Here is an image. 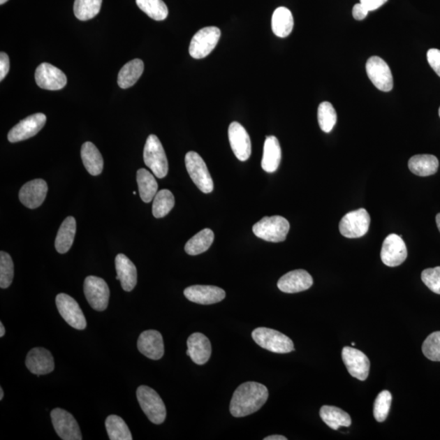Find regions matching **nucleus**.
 Instances as JSON below:
<instances>
[{"instance_id":"nucleus-46","label":"nucleus","mask_w":440,"mask_h":440,"mask_svg":"<svg viewBox=\"0 0 440 440\" xmlns=\"http://www.w3.org/2000/svg\"><path fill=\"white\" fill-rule=\"evenodd\" d=\"M360 1L369 10V12H371L383 6L388 0H360Z\"/></svg>"},{"instance_id":"nucleus-49","label":"nucleus","mask_w":440,"mask_h":440,"mask_svg":"<svg viewBox=\"0 0 440 440\" xmlns=\"http://www.w3.org/2000/svg\"><path fill=\"white\" fill-rule=\"evenodd\" d=\"M437 223L440 232V213L437 215Z\"/></svg>"},{"instance_id":"nucleus-12","label":"nucleus","mask_w":440,"mask_h":440,"mask_svg":"<svg viewBox=\"0 0 440 440\" xmlns=\"http://www.w3.org/2000/svg\"><path fill=\"white\" fill-rule=\"evenodd\" d=\"M366 72L374 85L380 91H390L393 88V77L388 64L379 57L367 61Z\"/></svg>"},{"instance_id":"nucleus-7","label":"nucleus","mask_w":440,"mask_h":440,"mask_svg":"<svg viewBox=\"0 0 440 440\" xmlns=\"http://www.w3.org/2000/svg\"><path fill=\"white\" fill-rule=\"evenodd\" d=\"M220 36H221V31L215 27H205L200 29L191 41L190 56L194 59L207 57L217 47Z\"/></svg>"},{"instance_id":"nucleus-47","label":"nucleus","mask_w":440,"mask_h":440,"mask_svg":"<svg viewBox=\"0 0 440 440\" xmlns=\"http://www.w3.org/2000/svg\"><path fill=\"white\" fill-rule=\"evenodd\" d=\"M264 440H287V438L283 437V435H270V437L264 438Z\"/></svg>"},{"instance_id":"nucleus-36","label":"nucleus","mask_w":440,"mask_h":440,"mask_svg":"<svg viewBox=\"0 0 440 440\" xmlns=\"http://www.w3.org/2000/svg\"><path fill=\"white\" fill-rule=\"evenodd\" d=\"M137 6L155 21H163L168 16V8L163 0H135Z\"/></svg>"},{"instance_id":"nucleus-5","label":"nucleus","mask_w":440,"mask_h":440,"mask_svg":"<svg viewBox=\"0 0 440 440\" xmlns=\"http://www.w3.org/2000/svg\"><path fill=\"white\" fill-rule=\"evenodd\" d=\"M144 161L156 177L163 179L168 173V161L163 145L155 135H150L144 149Z\"/></svg>"},{"instance_id":"nucleus-14","label":"nucleus","mask_w":440,"mask_h":440,"mask_svg":"<svg viewBox=\"0 0 440 440\" xmlns=\"http://www.w3.org/2000/svg\"><path fill=\"white\" fill-rule=\"evenodd\" d=\"M46 121L47 117L41 112L29 116L10 130L8 139L11 143H17L31 138L43 129Z\"/></svg>"},{"instance_id":"nucleus-52","label":"nucleus","mask_w":440,"mask_h":440,"mask_svg":"<svg viewBox=\"0 0 440 440\" xmlns=\"http://www.w3.org/2000/svg\"><path fill=\"white\" fill-rule=\"evenodd\" d=\"M439 117H440V108H439Z\"/></svg>"},{"instance_id":"nucleus-1","label":"nucleus","mask_w":440,"mask_h":440,"mask_svg":"<svg viewBox=\"0 0 440 440\" xmlns=\"http://www.w3.org/2000/svg\"><path fill=\"white\" fill-rule=\"evenodd\" d=\"M267 398L268 390L265 386L248 381L235 390L230 403V413L235 418L246 417L261 409Z\"/></svg>"},{"instance_id":"nucleus-28","label":"nucleus","mask_w":440,"mask_h":440,"mask_svg":"<svg viewBox=\"0 0 440 440\" xmlns=\"http://www.w3.org/2000/svg\"><path fill=\"white\" fill-rule=\"evenodd\" d=\"M409 168L418 176H429L437 173L439 160L432 154H418L409 161Z\"/></svg>"},{"instance_id":"nucleus-22","label":"nucleus","mask_w":440,"mask_h":440,"mask_svg":"<svg viewBox=\"0 0 440 440\" xmlns=\"http://www.w3.org/2000/svg\"><path fill=\"white\" fill-rule=\"evenodd\" d=\"M137 346L141 354L151 360H160L164 355L163 336L156 330L142 332L137 342Z\"/></svg>"},{"instance_id":"nucleus-8","label":"nucleus","mask_w":440,"mask_h":440,"mask_svg":"<svg viewBox=\"0 0 440 440\" xmlns=\"http://www.w3.org/2000/svg\"><path fill=\"white\" fill-rule=\"evenodd\" d=\"M83 291L88 303L93 309L105 311L109 305L110 288L102 278L89 276L85 279Z\"/></svg>"},{"instance_id":"nucleus-50","label":"nucleus","mask_w":440,"mask_h":440,"mask_svg":"<svg viewBox=\"0 0 440 440\" xmlns=\"http://www.w3.org/2000/svg\"><path fill=\"white\" fill-rule=\"evenodd\" d=\"M3 390L0 388V400H2L3 398Z\"/></svg>"},{"instance_id":"nucleus-30","label":"nucleus","mask_w":440,"mask_h":440,"mask_svg":"<svg viewBox=\"0 0 440 440\" xmlns=\"http://www.w3.org/2000/svg\"><path fill=\"white\" fill-rule=\"evenodd\" d=\"M144 62L140 59H134L121 68L117 77V85L122 88L126 89L134 85L139 80L142 73L144 72Z\"/></svg>"},{"instance_id":"nucleus-43","label":"nucleus","mask_w":440,"mask_h":440,"mask_svg":"<svg viewBox=\"0 0 440 440\" xmlns=\"http://www.w3.org/2000/svg\"><path fill=\"white\" fill-rule=\"evenodd\" d=\"M427 61L434 71L440 77V50L432 48L427 52Z\"/></svg>"},{"instance_id":"nucleus-17","label":"nucleus","mask_w":440,"mask_h":440,"mask_svg":"<svg viewBox=\"0 0 440 440\" xmlns=\"http://www.w3.org/2000/svg\"><path fill=\"white\" fill-rule=\"evenodd\" d=\"M228 139L235 156L244 161L251 155V141L244 127L237 122H233L228 127Z\"/></svg>"},{"instance_id":"nucleus-45","label":"nucleus","mask_w":440,"mask_h":440,"mask_svg":"<svg viewBox=\"0 0 440 440\" xmlns=\"http://www.w3.org/2000/svg\"><path fill=\"white\" fill-rule=\"evenodd\" d=\"M368 13L369 10L360 3H356L353 7V9H352V15H353V17L357 20V21H362V20H364Z\"/></svg>"},{"instance_id":"nucleus-41","label":"nucleus","mask_w":440,"mask_h":440,"mask_svg":"<svg viewBox=\"0 0 440 440\" xmlns=\"http://www.w3.org/2000/svg\"><path fill=\"white\" fill-rule=\"evenodd\" d=\"M423 352L427 359L440 361V331L430 335L423 342Z\"/></svg>"},{"instance_id":"nucleus-35","label":"nucleus","mask_w":440,"mask_h":440,"mask_svg":"<svg viewBox=\"0 0 440 440\" xmlns=\"http://www.w3.org/2000/svg\"><path fill=\"white\" fill-rule=\"evenodd\" d=\"M175 205V198L168 189H163L156 193L153 203V214L156 219L168 215Z\"/></svg>"},{"instance_id":"nucleus-44","label":"nucleus","mask_w":440,"mask_h":440,"mask_svg":"<svg viewBox=\"0 0 440 440\" xmlns=\"http://www.w3.org/2000/svg\"><path fill=\"white\" fill-rule=\"evenodd\" d=\"M10 68V61L7 53H0V81L6 77Z\"/></svg>"},{"instance_id":"nucleus-37","label":"nucleus","mask_w":440,"mask_h":440,"mask_svg":"<svg viewBox=\"0 0 440 440\" xmlns=\"http://www.w3.org/2000/svg\"><path fill=\"white\" fill-rule=\"evenodd\" d=\"M102 0H75L73 13L80 21H88L100 13Z\"/></svg>"},{"instance_id":"nucleus-19","label":"nucleus","mask_w":440,"mask_h":440,"mask_svg":"<svg viewBox=\"0 0 440 440\" xmlns=\"http://www.w3.org/2000/svg\"><path fill=\"white\" fill-rule=\"evenodd\" d=\"M184 296L198 305H210L221 302L226 297L223 288L213 286H192L186 288Z\"/></svg>"},{"instance_id":"nucleus-2","label":"nucleus","mask_w":440,"mask_h":440,"mask_svg":"<svg viewBox=\"0 0 440 440\" xmlns=\"http://www.w3.org/2000/svg\"><path fill=\"white\" fill-rule=\"evenodd\" d=\"M252 337L262 349L273 353L286 354L295 351L293 342L282 332L268 328H257L252 332Z\"/></svg>"},{"instance_id":"nucleus-16","label":"nucleus","mask_w":440,"mask_h":440,"mask_svg":"<svg viewBox=\"0 0 440 440\" xmlns=\"http://www.w3.org/2000/svg\"><path fill=\"white\" fill-rule=\"evenodd\" d=\"M36 81L43 89L57 91L66 87L67 78L60 68L49 63H43L36 68Z\"/></svg>"},{"instance_id":"nucleus-9","label":"nucleus","mask_w":440,"mask_h":440,"mask_svg":"<svg viewBox=\"0 0 440 440\" xmlns=\"http://www.w3.org/2000/svg\"><path fill=\"white\" fill-rule=\"evenodd\" d=\"M369 214L365 209H359L347 213L342 219L339 230L342 236L347 238H359L369 231Z\"/></svg>"},{"instance_id":"nucleus-27","label":"nucleus","mask_w":440,"mask_h":440,"mask_svg":"<svg viewBox=\"0 0 440 440\" xmlns=\"http://www.w3.org/2000/svg\"><path fill=\"white\" fill-rule=\"evenodd\" d=\"M76 233V220L72 217H67L61 225L55 241L58 253L66 254L70 251Z\"/></svg>"},{"instance_id":"nucleus-10","label":"nucleus","mask_w":440,"mask_h":440,"mask_svg":"<svg viewBox=\"0 0 440 440\" xmlns=\"http://www.w3.org/2000/svg\"><path fill=\"white\" fill-rule=\"evenodd\" d=\"M56 305L59 313L68 325L78 330L85 329L87 326L85 316L75 298L66 293H59L56 298Z\"/></svg>"},{"instance_id":"nucleus-42","label":"nucleus","mask_w":440,"mask_h":440,"mask_svg":"<svg viewBox=\"0 0 440 440\" xmlns=\"http://www.w3.org/2000/svg\"><path fill=\"white\" fill-rule=\"evenodd\" d=\"M422 280L430 291L440 295V267L425 269L422 272Z\"/></svg>"},{"instance_id":"nucleus-21","label":"nucleus","mask_w":440,"mask_h":440,"mask_svg":"<svg viewBox=\"0 0 440 440\" xmlns=\"http://www.w3.org/2000/svg\"><path fill=\"white\" fill-rule=\"evenodd\" d=\"M313 285L309 273L302 269L285 274L277 282L279 290L284 293H295L305 291Z\"/></svg>"},{"instance_id":"nucleus-39","label":"nucleus","mask_w":440,"mask_h":440,"mask_svg":"<svg viewBox=\"0 0 440 440\" xmlns=\"http://www.w3.org/2000/svg\"><path fill=\"white\" fill-rule=\"evenodd\" d=\"M393 395L390 391L383 390L376 396L374 404V416L376 422L383 423L390 412Z\"/></svg>"},{"instance_id":"nucleus-13","label":"nucleus","mask_w":440,"mask_h":440,"mask_svg":"<svg viewBox=\"0 0 440 440\" xmlns=\"http://www.w3.org/2000/svg\"><path fill=\"white\" fill-rule=\"evenodd\" d=\"M408 251L404 240L396 234H390L384 240L381 251V261L388 267H397L407 258Z\"/></svg>"},{"instance_id":"nucleus-20","label":"nucleus","mask_w":440,"mask_h":440,"mask_svg":"<svg viewBox=\"0 0 440 440\" xmlns=\"http://www.w3.org/2000/svg\"><path fill=\"white\" fill-rule=\"evenodd\" d=\"M26 365L29 372L38 376L50 374L55 369L51 352L43 347H36L29 351Z\"/></svg>"},{"instance_id":"nucleus-11","label":"nucleus","mask_w":440,"mask_h":440,"mask_svg":"<svg viewBox=\"0 0 440 440\" xmlns=\"http://www.w3.org/2000/svg\"><path fill=\"white\" fill-rule=\"evenodd\" d=\"M52 423L57 434L64 440H82V433L73 415L61 409L51 412Z\"/></svg>"},{"instance_id":"nucleus-4","label":"nucleus","mask_w":440,"mask_h":440,"mask_svg":"<svg viewBox=\"0 0 440 440\" xmlns=\"http://www.w3.org/2000/svg\"><path fill=\"white\" fill-rule=\"evenodd\" d=\"M288 231L290 223L279 215L264 217L253 226V232L256 237L270 242L285 241Z\"/></svg>"},{"instance_id":"nucleus-24","label":"nucleus","mask_w":440,"mask_h":440,"mask_svg":"<svg viewBox=\"0 0 440 440\" xmlns=\"http://www.w3.org/2000/svg\"><path fill=\"white\" fill-rule=\"evenodd\" d=\"M117 280H119L122 288L130 292L137 284V270L135 264L125 254H117L115 258Z\"/></svg>"},{"instance_id":"nucleus-51","label":"nucleus","mask_w":440,"mask_h":440,"mask_svg":"<svg viewBox=\"0 0 440 440\" xmlns=\"http://www.w3.org/2000/svg\"><path fill=\"white\" fill-rule=\"evenodd\" d=\"M7 1H8V0H0V4L3 5V3H6Z\"/></svg>"},{"instance_id":"nucleus-33","label":"nucleus","mask_w":440,"mask_h":440,"mask_svg":"<svg viewBox=\"0 0 440 440\" xmlns=\"http://www.w3.org/2000/svg\"><path fill=\"white\" fill-rule=\"evenodd\" d=\"M214 235L212 229L205 228L196 234L185 244V251L189 256H198L208 251L214 242Z\"/></svg>"},{"instance_id":"nucleus-26","label":"nucleus","mask_w":440,"mask_h":440,"mask_svg":"<svg viewBox=\"0 0 440 440\" xmlns=\"http://www.w3.org/2000/svg\"><path fill=\"white\" fill-rule=\"evenodd\" d=\"M81 158L88 173L94 176L101 174L104 168V160L94 144L86 142L82 145Z\"/></svg>"},{"instance_id":"nucleus-25","label":"nucleus","mask_w":440,"mask_h":440,"mask_svg":"<svg viewBox=\"0 0 440 440\" xmlns=\"http://www.w3.org/2000/svg\"><path fill=\"white\" fill-rule=\"evenodd\" d=\"M281 149L277 137L267 136L263 145L262 168L267 173H273L280 166Z\"/></svg>"},{"instance_id":"nucleus-15","label":"nucleus","mask_w":440,"mask_h":440,"mask_svg":"<svg viewBox=\"0 0 440 440\" xmlns=\"http://www.w3.org/2000/svg\"><path fill=\"white\" fill-rule=\"evenodd\" d=\"M342 360L349 374L360 381L368 379L370 361L367 355L359 350L351 346H345L342 351Z\"/></svg>"},{"instance_id":"nucleus-48","label":"nucleus","mask_w":440,"mask_h":440,"mask_svg":"<svg viewBox=\"0 0 440 440\" xmlns=\"http://www.w3.org/2000/svg\"><path fill=\"white\" fill-rule=\"evenodd\" d=\"M5 335V328L3 323H0V337H3Z\"/></svg>"},{"instance_id":"nucleus-40","label":"nucleus","mask_w":440,"mask_h":440,"mask_svg":"<svg viewBox=\"0 0 440 440\" xmlns=\"http://www.w3.org/2000/svg\"><path fill=\"white\" fill-rule=\"evenodd\" d=\"M14 264L11 256L6 252H0V287L7 288L13 280Z\"/></svg>"},{"instance_id":"nucleus-38","label":"nucleus","mask_w":440,"mask_h":440,"mask_svg":"<svg viewBox=\"0 0 440 440\" xmlns=\"http://www.w3.org/2000/svg\"><path fill=\"white\" fill-rule=\"evenodd\" d=\"M318 122L321 129L330 133L337 122V112L330 102L324 101L318 107Z\"/></svg>"},{"instance_id":"nucleus-18","label":"nucleus","mask_w":440,"mask_h":440,"mask_svg":"<svg viewBox=\"0 0 440 440\" xmlns=\"http://www.w3.org/2000/svg\"><path fill=\"white\" fill-rule=\"evenodd\" d=\"M47 190L45 180L33 179L22 186L19 192V199L24 207L36 209L41 207L45 200Z\"/></svg>"},{"instance_id":"nucleus-31","label":"nucleus","mask_w":440,"mask_h":440,"mask_svg":"<svg viewBox=\"0 0 440 440\" xmlns=\"http://www.w3.org/2000/svg\"><path fill=\"white\" fill-rule=\"evenodd\" d=\"M293 28V17L290 10L285 7L277 8L272 17V29L274 34L280 38L290 36Z\"/></svg>"},{"instance_id":"nucleus-23","label":"nucleus","mask_w":440,"mask_h":440,"mask_svg":"<svg viewBox=\"0 0 440 440\" xmlns=\"http://www.w3.org/2000/svg\"><path fill=\"white\" fill-rule=\"evenodd\" d=\"M188 351L186 352L195 364L203 365L212 355V344L210 340L200 332H194L187 341Z\"/></svg>"},{"instance_id":"nucleus-32","label":"nucleus","mask_w":440,"mask_h":440,"mask_svg":"<svg viewBox=\"0 0 440 440\" xmlns=\"http://www.w3.org/2000/svg\"><path fill=\"white\" fill-rule=\"evenodd\" d=\"M136 180L140 198L145 203H150L158 193L159 188L154 175H152L149 170L142 168L137 171Z\"/></svg>"},{"instance_id":"nucleus-3","label":"nucleus","mask_w":440,"mask_h":440,"mask_svg":"<svg viewBox=\"0 0 440 440\" xmlns=\"http://www.w3.org/2000/svg\"><path fill=\"white\" fill-rule=\"evenodd\" d=\"M137 399L142 410L151 423L160 425L164 423L166 409L163 400L154 389L147 386H140L136 391Z\"/></svg>"},{"instance_id":"nucleus-6","label":"nucleus","mask_w":440,"mask_h":440,"mask_svg":"<svg viewBox=\"0 0 440 440\" xmlns=\"http://www.w3.org/2000/svg\"><path fill=\"white\" fill-rule=\"evenodd\" d=\"M185 166L193 183L204 193H212L214 183L207 164L196 152H189L185 156Z\"/></svg>"},{"instance_id":"nucleus-34","label":"nucleus","mask_w":440,"mask_h":440,"mask_svg":"<svg viewBox=\"0 0 440 440\" xmlns=\"http://www.w3.org/2000/svg\"><path fill=\"white\" fill-rule=\"evenodd\" d=\"M105 427L111 440H131L132 435L124 420L116 415L106 418Z\"/></svg>"},{"instance_id":"nucleus-29","label":"nucleus","mask_w":440,"mask_h":440,"mask_svg":"<svg viewBox=\"0 0 440 440\" xmlns=\"http://www.w3.org/2000/svg\"><path fill=\"white\" fill-rule=\"evenodd\" d=\"M320 416L323 422L332 430H337L341 427H349L351 425L350 415L335 406H322Z\"/></svg>"}]
</instances>
